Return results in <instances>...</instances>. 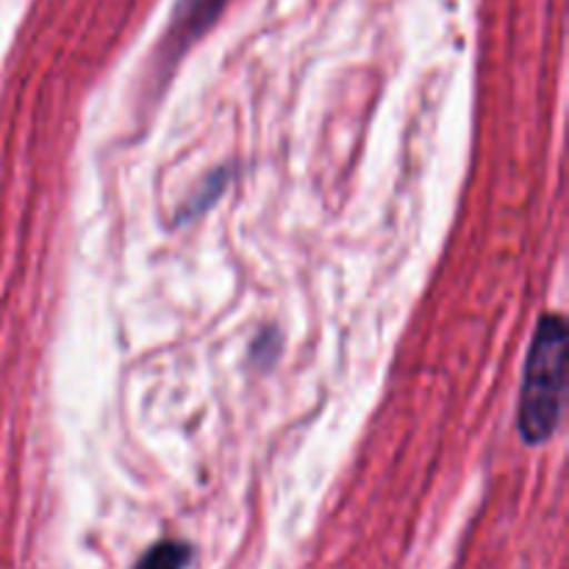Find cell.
Wrapping results in <instances>:
<instances>
[{"mask_svg": "<svg viewBox=\"0 0 569 569\" xmlns=\"http://www.w3.org/2000/svg\"><path fill=\"white\" fill-rule=\"evenodd\" d=\"M228 0H178L176 11H172V22L167 28L164 39V56H181L189 44L198 37H203L211 28V22L220 17L222 6Z\"/></svg>", "mask_w": 569, "mask_h": 569, "instance_id": "2", "label": "cell"}, {"mask_svg": "<svg viewBox=\"0 0 569 569\" xmlns=\"http://www.w3.org/2000/svg\"><path fill=\"white\" fill-rule=\"evenodd\" d=\"M567 387V326L565 317L545 315L533 333L526 361V381L520 395V437L528 445H542L559 428Z\"/></svg>", "mask_w": 569, "mask_h": 569, "instance_id": "1", "label": "cell"}, {"mask_svg": "<svg viewBox=\"0 0 569 569\" xmlns=\"http://www.w3.org/2000/svg\"><path fill=\"white\" fill-rule=\"evenodd\" d=\"M192 550L183 542H159L139 559L137 569H187Z\"/></svg>", "mask_w": 569, "mask_h": 569, "instance_id": "3", "label": "cell"}]
</instances>
